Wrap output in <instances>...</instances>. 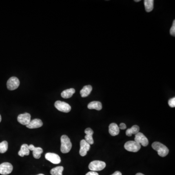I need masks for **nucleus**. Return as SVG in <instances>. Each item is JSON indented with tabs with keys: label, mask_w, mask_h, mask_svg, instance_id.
<instances>
[{
	"label": "nucleus",
	"mask_w": 175,
	"mask_h": 175,
	"mask_svg": "<svg viewBox=\"0 0 175 175\" xmlns=\"http://www.w3.org/2000/svg\"><path fill=\"white\" fill-rule=\"evenodd\" d=\"M61 152L62 153H67L71 150L72 144L70 139L67 135H63L61 137Z\"/></svg>",
	"instance_id": "obj_1"
},
{
	"label": "nucleus",
	"mask_w": 175,
	"mask_h": 175,
	"mask_svg": "<svg viewBox=\"0 0 175 175\" xmlns=\"http://www.w3.org/2000/svg\"><path fill=\"white\" fill-rule=\"evenodd\" d=\"M152 147L155 150L157 151L159 155L161 157H165L168 154V148L160 142H154L152 144Z\"/></svg>",
	"instance_id": "obj_2"
},
{
	"label": "nucleus",
	"mask_w": 175,
	"mask_h": 175,
	"mask_svg": "<svg viewBox=\"0 0 175 175\" xmlns=\"http://www.w3.org/2000/svg\"><path fill=\"white\" fill-rule=\"evenodd\" d=\"M106 164L105 162L100 161H94L91 162L89 165V168L91 171H101L105 168Z\"/></svg>",
	"instance_id": "obj_3"
},
{
	"label": "nucleus",
	"mask_w": 175,
	"mask_h": 175,
	"mask_svg": "<svg viewBox=\"0 0 175 175\" xmlns=\"http://www.w3.org/2000/svg\"><path fill=\"white\" fill-rule=\"evenodd\" d=\"M125 148L126 150L130 152H137L140 150L141 146L140 144L133 141H130L126 143L125 144Z\"/></svg>",
	"instance_id": "obj_4"
},
{
	"label": "nucleus",
	"mask_w": 175,
	"mask_h": 175,
	"mask_svg": "<svg viewBox=\"0 0 175 175\" xmlns=\"http://www.w3.org/2000/svg\"><path fill=\"white\" fill-rule=\"evenodd\" d=\"M55 107L58 110L61 112H69L71 111V107L68 103L61 101H57L55 103Z\"/></svg>",
	"instance_id": "obj_5"
},
{
	"label": "nucleus",
	"mask_w": 175,
	"mask_h": 175,
	"mask_svg": "<svg viewBox=\"0 0 175 175\" xmlns=\"http://www.w3.org/2000/svg\"><path fill=\"white\" fill-rule=\"evenodd\" d=\"M19 81L17 77L13 76L10 78L7 82V87L9 90H13L17 89L19 85Z\"/></svg>",
	"instance_id": "obj_6"
},
{
	"label": "nucleus",
	"mask_w": 175,
	"mask_h": 175,
	"mask_svg": "<svg viewBox=\"0 0 175 175\" xmlns=\"http://www.w3.org/2000/svg\"><path fill=\"white\" fill-rule=\"evenodd\" d=\"M12 165L9 162H4L0 165V174L3 175H7L10 174L13 171Z\"/></svg>",
	"instance_id": "obj_7"
},
{
	"label": "nucleus",
	"mask_w": 175,
	"mask_h": 175,
	"mask_svg": "<svg viewBox=\"0 0 175 175\" xmlns=\"http://www.w3.org/2000/svg\"><path fill=\"white\" fill-rule=\"evenodd\" d=\"M134 141L142 145L143 147H147L148 144V139L141 132H138L135 135Z\"/></svg>",
	"instance_id": "obj_8"
},
{
	"label": "nucleus",
	"mask_w": 175,
	"mask_h": 175,
	"mask_svg": "<svg viewBox=\"0 0 175 175\" xmlns=\"http://www.w3.org/2000/svg\"><path fill=\"white\" fill-rule=\"evenodd\" d=\"M45 159L54 164H59L61 162V159L58 155L54 153H47L45 154Z\"/></svg>",
	"instance_id": "obj_9"
},
{
	"label": "nucleus",
	"mask_w": 175,
	"mask_h": 175,
	"mask_svg": "<svg viewBox=\"0 0 175 175\" xmlns=\"http://www.w3.org/2000/svg\"><path fill=\"white\" fill-rule=\"evenodd\" d=\"M17 120L20 124L26 126L31 121V115L28 113L21 114L18 116Z\"/></svg>",
	"instance_id": "obj_10"
},
{
	"label": "nucleus",
	"mask_w": 175,
	"mask_h": 175,
	"mask_svg": "<svg viewBox=\"0 0 175 175\" xmlns=\"http://www.w3.org/2000/svg\"><path fill=\"white\" fill-rule=\"evenodd\" d=\"M80 148L79 154L82 157L86 156L87 152L90 149V144H89L85 140H82L80 143Z\"/></svg>",
	"instance_id": "obj_11"
},
{
	"label": "nucleus",
	"mask_w": 175,
	"mask_h": 175,
	"mask_svg": "<svg viewBox=\"0 0 175 175\" xmlns=\"http://www.w3.org/2000/svg\"><path fill=\"white\" fill-rule=\"evenodd\" d=\"M43 123L40 119H35L31 120L30 122L26 125V127L28 129H34L40 128L43 126Z\"/></svg>",
	"instance_id": "obj_12"
},
{
	"label": "nucleus",
	"mask_w": 175,
	"mask_h": 175,
	"mask_svg": "<svg viewBox=\"0 0 175 175\" xmlns=\"http://www.w3.org/2000/svg\"><path fill=\"white\" fill-rule=\"evenodd\" d=\"M85 134H86L85 136V140L89 144H93L94 143V141L93 138V131L90 128H87L85 130Z\"/></svg>",
	"instance_id": "obj_13"
},
{
	"label": "nucleus",
	"mask_w": 175,
	"mask_h": 175,
	"mask_svg": "<svg viewBox=\"0 0 175 175\" xmlns=\"http://www.w3.org/2000/svg\"><path fill=\"white\" fill-rule=\"evenodd\" d=\"M120 132V129L115 123H111L109 126V133L111 136H115L118 135Z\"/></svg>",
	"instance_id": "obj_14"
},
{
	"label": "nucleus",
	"mask_w": 175,
	"mask_h": 175,
	"mask_svg": "<svg viewBox=\"0 0 175 175\" xmlns=\"http://www.w3.org/2000/svg\"><path fill=\"white\" fill-rule=\"evenodd\" d=\"M29 153L28 145L27 144H23L21 146V150L19 151L18 154L19 156L23 157V156H28L29 155Z\"/></svg>",
	"instance_id": "obj_15"
},
{
	"label": "nucleus",
	"mask_w": 175,
	"mask_h": 175,
	"mask_svg": "<svg viewBox=\"0 0 175 175\" xmlns=\"http://www.w3.org/2000/svg\"><path fill=\"white\" fill-rule=\"evenodd\" d=\"M92 90H93V88L90 85L85 86L80 90V93L81 96L82 97H87L89 94H90L91 91H92Z\"/></svg>",
	"instance_id": "obj_16"
},
{
	"label": "nucleus",
	"mask_w": 175,
	"mask_h": 175,
	"mask_svg": "<svg viewBox=\"0 0 175 175\" xmlns=\"http://www.w3.org/2000/svg\"><path fill=\"white\" fill-rule=\"evenodd\" d=\"M75 92H76V90L75 89L71 88V89H67L62 91L61 93V95L62 98L68 99V98H71L73 95L75 93Z\"/></svg>",
	"instance_id": "obj_17"
},
{
	"label": "nucleus",
	"mask_w": 175,
	"mask_h": 175,
	"mask_svg": "<svg viewBox=\"0 0 175 175\" xmlns=\"http://www.w3.org/2000/svg\"><path fill=\"white\" fill-rule=\"evenodd\" d=\"M89 109H95L97 111H100L102 108V104L99 101H93L89 103L88 105Z\"/></svg>",
	"instance_id": "obj_18"
},
{
	"label": "nucleus",
	"mask_w": 175,
	"mask_h": 175,
	"mask_svg": "<svg viewBox=\"0 0 175 175\" xmlns=\"http://www.w3.org/2000/svg\"><path fill=\"white\" fill-rule=\"evenodd\" d=\"M140 130V128L137 125H134L132 126V128L126 130V134L128 136H131L132 134H136L138 133Z\"/></svg>",
	"instance_id": "obj_19"
},
{
	"label": "nucleus",
	"mask_w": 175,
	"mask_h": 175,
	"mask_svg": "<svg viewBox=\"0 0 175 175\" xmlns=\"http://www.w3.org/2000/svg\"><path fill=\"white\" fill-rule=\"evenodd\" d=\"M144 4L146 11L147 12H150L153 9L154 7V1L153 0H145Z\"/></svg>",
	"instance_id": "obj_20"
},
{
	"label": "nucleus",
	"mask_w": 175,
	"mask_h": 175,
	"mask_svg": "<svg viewBox=\"0 0 175 175\" xmlns=\"http://www.w3.org/2000/svg\"><path fill=\"white\" fill-rule=\"evenodd\" d=\"M32 151L33 155L34 158L38 159L40 158V157H41V154L43 152V148H41L40 147H35Z\"/></svg>",
	"instance_id": "obj_21"
},
{
	"label": "nucleus",
	"mask_w": 175,
	"mask_h": 175,
	"mask_svg": "<svg viewBox=\"0 0 175 175\" xmlns=\"http://www.w3.org/2000/svg\"><path fill=\"white\" fill-rule=\"evenodd\" d=\"M64 170L63 166H57L56 168L52 169L50 173L52 175H62V172Z\"/></svg>",
	"instance_id": "obj_22"
},
{
	"label": "nucleus",
	"mask_w": 175,
	"mask_h": 175,
	"mask_svg": "<svg viewBox=\"0 0 175 175\" xmlns=\"http://www.w3.org/2000/svg\"><path fill=\"white\" fill-rule=\"evenodd\" d=\"M8 150V143L6 141L0 143V153H4L7 152Z\"/></svg>",
	"instance_id": "obj_23"
},
{
	"label": "nucleus",
	"mask_w": 175,
	"mask_h": 175,
	"mask_svg": "<svg viewBox=\"0 0 175 175\" xmlns=\"http://www.w3.org/2000/svg\"><path fill=\"white\" fill-rule=\"evenodd\" d=\"M169 106H170L171 108H175V98H171V99H169L168 101Z\"/></svg>",
	"instance_id": "obj_24"
},
{
	"label": "nucleus",
	"mask_w": 175,
	"mask_h": 175,
	"mask_svg": "<svg viewBox=\"0 0 175 175\" xmlns=\"http://www.w3.org/2000/svg\"><path fill=\"white\" fill-rule=\"evenodd\" d=\"M170 34L173 36H175V21L174 20L173 22V25L171 28L170 31Z\"/></svg>",
	"instance_id": "obj_25"
},
{
	"label": "nucleus",
	"mask_w": 175,
	"mask_h": 175,
	"mask_svg": "<svg viewBox=\"0 0 175 175\" xmlns=\"http://www.w3.org/2000/svg\"><path fill=\"white\" fill-rule=\"evenodd\" d=\"M119 128V129H125L126 128V125L124 123H121V124H120Z\"/></svg>",
	"instance_id": "obj_26"
},
{
	"label": "nucleus",
	"mask_w": 175,
	"mask_h": 175,
	"mask_svg": "<svg viewBox=\"0 0 175 175\" xmlns=\"http://www.w3.org/2000/svg\"><path fill=\"white\" fill-rule=\"evenodd\" d=\"M86 175H99V174L96 172L90 171L87 173Z\"/></svg>",
	"instance_id": "obj_27"
},
{
	"label": "nucleus",
	"mask_w": 175,
	"mask_h": 175,
	"mask_svg": "<svg viewBox=\"0 0 175 175\" xmlns=\"http://www.w3.org/2000/svg\"><path fill=\"white\" fill-rule=\"evenodd\" d=\"M35 147V146L33 145V144H30V145L28 146L29 150L33 151Z\"/></svg>",
	"instance_id": "obj_28"
},
{
	"label": "nucleus",
	"mask_w": 175,
	"mask_h": 175,
	"mask_svg": "<svg viewBox=\"0 0 175 175\" xmlns=\"http://www.w3.org/2000/svg\"><path fill=\"white\" fill-rule=\"evenodd\" d=\"M111 175H122V173L119 171H116Z\"/></svg>",
	"instance_id": "obj_29"
},
{
	"label": "nucleus",
	"mask_w": 175,
	"mask_h": 175,
	"mask_svg": "<svg viewBox=\"0 0 175 175\" xmlns=\"http://www.w3.org/2000/svg\"><path fill=\"white\" fill-rule=\"evenodd\" d=\"M136 175H144V174H142V173H137V174H136Z\"/></svg>",
	"instance_id": "obj_30"
},
{
	"label": "nucleus",
	"mask_w": 175,
	"mask_h": 175,
	"mask_svg": "<svg viewBox=\"0 0 175 175\" xmlns=\"http://www.w3.org/2000/svg\"><path fill=\"white\" fill-rule=\"evenodd\" d=\"M134 1H136V2H139V1H140V0H135Z\"/></svg>",
	"instance_id": "obj_31"
},
{
	"label": "nucleus",
	"mask_w": 175,
	"mask_h": 175,
	"mask_svg": "<svg viewBox=\"0 0 175 175\" xmlns=\"http://www.w3.org/2000/svg\"><path fill=\"white\" fill-rule=\"evenodd\" d=\"M1 115H0V122H1Z\"/></svg>",
	"instance_id": "obj_32"
},
{
	"label": "nucleus",
	"mask_w": 175,
	"mask_h": 175,
	"mask_svg": "<svg viewBox=\"0 0 175 175\" xmlns=\"http://www.w3.org/2000/svg\"><path fill=\"white\" fill-rule=\"evenodd\" d=\"M44 175V174H39V175Z\"/></svg>",
	"instance_id": "obj_33"
}]
</instances>
